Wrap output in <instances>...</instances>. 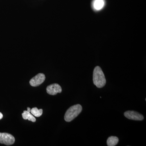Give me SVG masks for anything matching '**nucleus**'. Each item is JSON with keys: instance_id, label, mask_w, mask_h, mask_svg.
Returning <instances> with one entry per match:
<instances>
[{"instance_id": "f8f14e48", "label": "nucleus", "mask_w": 146, "mask_h": 146, "mask_svg": "<svg viewBox=\"0 0 146 146\" xmlns=\"http://www.w3.org/2000/svg\"><path fill=\"white\" fill-rule=\"evenodd\" d=\"M31 109L30 108L28 107L27 108V111H28V112H31Z\"/></svg>"}, {"instance_id": "7ed1b4c3", "label": "nucleus", "mask_w": 146, "mask_h": 146, "mask_svg": "<svg viewBox=\"0 0 146 146\" xmlns=\"http://www.w3.org/2000/svg\"><path fill=\"white\" fill-rule=\"evenodd\" d=\"M15 139L12 135L6 133H0V143L11 145L15 143Z\"/></svg>"}, {"instance_id": "423d86ee", "label": "nucleus", "mask_w": 146, "mask_h": 146, "mask_svg": "<svg viewBox=\"0 0 146 146\" xmlns=\"http://www.w3.org/2000/svg\"><path fill=\"white\" fill-rule=\"evenodd\" d=\"M46 91L48 94L54 96L56 95L58 93H61L62 92V88L58 84H53L47 86Z\"/></svg>"}, {"instance_id": "6e6552de", "label": "nucleus", "mask_w": 146, "mask_h": 146, "mask_svg": "<svg viewBox=\"0 0 146 146\" xmlns=\"http://www.w3.org/2000/svg\"><path fill=\"white\" fill-rule=\"evenodd\" d=\"M22 116L24 119H28L33 122L36 121V119L33 117V115L31 114L30 112H28L27 111H24L22 114Z\"/></svg>"}, {"instance_id": "9d476101", "label": "nucleus", "mask_w": 146, "mask_h": 146, "mask_svg": "<svg viewBox=\"0 0 146 146\" xmlns=\"http://www.w3.org/2000/svg\"><path fill=\"white\" fill-rule=\"evenodd\" d=\"M31 112L33 115L36 117H39L42 115L43 113V110L41 109L38 110L37 108H33L31 110Z\"/></svg>"}, {"instance_id": "f257e3e1", "label": "nucleus", "mask_w": 146, "mask_h": 146, "mask_svg": "<svg viewBox=\"0 0 146 146\" xmlns=\"http://www.w3.org/2000/svg\"><path fill=\"white\" fill-rule=\"evenodd\" d=\"M93 81L94 84L98 88L103 87L106 84V80L104 74L99 66H96L93 73Z\"/></svg>"}, {"instance_id": "f03ea898", "label": "nucleus", "mask_w": 146, "mask_h": 146, "mask_svg": "<svg viewBox=\"0 0 146 146\" xmlns=\"http://www.w3.org/2000/svg\"><path fill=\"white\" fill-rule=\"evenodd\" d=\"M82 108L80 105L76 104L70 107L65 113L64 119L67 122H70L76 117L82 111Z\"/></svg>"}, {"instance_id": "39448f33", "label": "nucleus", "mask_w": 146, "mask_h": 146, "mask_svg": "<svg viewBox=\"0 0 146 146\" xmlns=\"http://www.w3.org/2000/svg\"><path fill=\"white\" fill-rule=\"evenodd\" d=\"M124 116L129 119L135 121H143L144 119L143 116L138 112L134 111H129L125 112Z\"/></svg>"}, {"instance_id": "9b49d317", "label": "nucleus", "mask_w": 146, "mask_h": 146, "mask_svg": "<svg viewBox=\"0 0 146 146\" xmlns=\"http://www.w3.org/2000/svg\"><path fill=\"white\" fill-rule=\"evenodd\" d=\"M3 117V114L0 112V120Z\"/></svg>"}, {"instance_id": "20e7f679", "label": "nucleus", "mask_w": 146, "mask_h": 146, "mask_svg": "<svg viewBox=\"0 0 146 146\" xmlns=\"http://www.w3.org/2000/svg\"><path fill=\"white\" fill-rule=\"evenodd\" d=\"M46 79L45 75L42 73H39L31 79L30 81V84L31 86H37L43 83Z\"/></svg>"}, {"instance_id": "0eeeda50", "label": "nucleus", "mask_w": 146, "mask_h": 146, "mask_svg": "<svg viewBox=\"0 0 146 146\" xmlns=\"http://www.w3.org/2000/svg\"><path fill=\"white\" fill-rule=\"evenodd\" d=\"M119 140L116 136H111L108 138L107 141V144L108 146H115L118 144Z\"/></svg>"}, {"instance_id": "1a4fd4ad", "label": "nucleus", "mask_w": 146, "mask_h": 146, "mask_svg": "<svg viewBox=\"0 0 146 146\" xmlns=\"http://www.w3.org/2000/svg\"><path fill=\"white\" fill-rule=\"evenodd\" d=\"M104 5V0H95L94 4V8L96 10H101Z\"/></svg>"}]
</instances>
